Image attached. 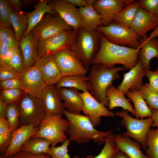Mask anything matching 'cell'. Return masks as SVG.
<instances>
[{
    "label": "cell",
    "mask_w": 158,
    "mask_h": 158,
    "mask_svg": "<svg viewBox=\"0 0 158 158\" xmlns=\"http://www.w3.org/2000/svg\"><path fill=\"white\" fill-rule=\"evenodd\" d=\"M8 104L0 98V118L6 119V111Z\"/></svg>",
    "instance_id": "50"
},
{
    "label": "cell",
    "mask_w": 158,
    "mask_h": 158,
    "mask_svg": "<svg viewBox=\"0 0 158 158\" xmlns=\"http://www.w3.org/2000/svg\"><path fill=\"white\" fill-rule=\"evenodd\" d=\"M18 105L20 126L28 125L38 127L46 115L40 97L25 93L18 102Z\"/></svg>",
    "instance_id": "8"
},
{
    "label": "cell",
    "mask_w": 158,
    "mask_h": 158,
    "mask_svg": "<svg viewBox=\"0 0 158 158\" xmlns=\"http://www.w3.org/2000/svg\"><path fill=\"white\" fill-rule=\"evenodd\" d=\"M96 0H86L88 4H91L93 5Z\"/></svg>",
    "instance_id": "54"
},
{
    "label": "cell",
    "mask_w": 158,
    "mask_h": 158,
    "mask_svg": "<svg viewBox=\"0 0 158 158\" xmlns=\"http://www.w3.org/2000/svg\"><path fill=\"white\" fill-rule=\"evenodd\" d=\"M73 30L55 11L46 13L31 32L37 40H42L61 32Z\"/></svg>",
    "instance_id": "10"
},
{
    "label": "cell",
    "mask_w": 158,
    "mask_h": 158,
    "mask_svg": "<svg viewBox=\"0 0 158 158\" xmlns=\"http://www.w3.org/2000/svg\"><path fill=\"white\" fill-rule=\"evenodd\" d=\"M152 117L153 122L152 126L153 127H158V110H151Z\"/></svg>",
    "instance_id": "52"
},
{
    "label": "cell",
    "mask_w": 158,
    "mask_h": 158,
    "mask_svg": "<svg viewBox=\"0 0 158 158\" xmlns=\"http://www.w3.org/2000/svg\"><path fill=\"white\" fill-rule=\"evenodd\" d=\"M52 10L75 30L82 27L78 9L66 0H49Z\"/></svg>",
    "instance_id": "13"
},
{
    "label": "cell",
    "mask_w": 158,
    "mask_h": 158,
    "mask_svg": "<svg viewBox=\"0 0 158 158\" xmlns=\"http://www.w3.org/2000/svg\"><path fill=\"white\" fill-rule=\"evenodd\" d=\"M20 73L16 72L9 65H0V81L13 79H20Z\"/></svg>",
    "instance_id": "44"
},
{
    "label": "cell",
    "mask_w": 158,
    "mask_h": 158,
    "mask_svg": "<svg viewBox=\"0 0 158 158\" xmlns=\"http://www.w3.org/2000/svg\"><path fill=\"white\" fill-rule=\"evenodd\" d=\"M139 60L146 70L150 69V61L153 58L158 59V40L151 34L149 37H140Z\"/></svg>",
    "instance_id": "21"
},
{
    "label": "cell",
    "mask_w": 158,
    "mask_h": 158,
    "mask_svg": "<svg viewBox=\"0 0 158 158\" xmlns=\"http://www.w3.org/2000/svg\"><path fill=\"white\" fill-rule=\"evenodd\" d=\"M46 114L62 116L65 109L59 90L55 85H48L40 97Z\"/></svg>",
    "instance_id": "17"
},
{
    "label": "cell",
    "mask_w": 158,
    "mask_h": 158,
    "mask_svg": "<svg viewBox=\"0 0 158 158\" xmlns=\"http://www.w3.org/2000/svg\"><path fill=\"white\" fill-rule=\"evenodd\" d=\"M38 127L32 125H23L12 133L9 145L3 155L5 157L13 155L20 151L21 147L29 138L34 136L38 131Z\"/></svg>",
    "instance_id": "15"
},
{
    "label": "cell",
    "mask_w": 158,
    "mask_h": 158,
    "mask_svg": "<svg viewBox=\"0 0 158 158\" xmlns=\"http://www.w3.org/2000/svg\"><path fill=\"white\" fill-rule=\"evenodd\" d=\"M97 30L112 43L134 49L140 47V37L131 28L113 21L106 26H99Z\"/></svg>",
    "instance_id": "7"
},
{
    "label": "cell",
    "mask_w": 158,
    "mask_h": 158,
    "mask_svg": "<svg viewBox=\"0 0 158 158\" xmlns=\"http://www.w3.org/2000/svg\"><path fill=\"white\" fill-rule=\"evenodd\" d=\"M106 96L109 101V110L120 107L131 113L133 115L135 116V109L130 103L131 100L129 99H127L125 95L113 85L110 86L107 90Z\"/></svg>",
    "instance_id": "25"
},
{
    "label": "cell",
    "mask_w": 158,
    "mask_h": 158,
    "mask_svg": "<svg viewBox=\"0 0 158 158\" xmlns=\"http://www.w3.org/2000/svg\"><path fill=\"white\" fill-rule=\"evenodd\" d=\"M128 112L122 109L115 113V116L122 118L121 125L126 129V132L122 135L131 138L139 143L142 148L146 149V140L147 135L152 126L153 120L152 117L145 119L134 118L128 114Z\"/></svg>",
    "instance_id": "6"
},
{
    "label": "cell",
    "mask_w": 158,
    "mask_h": 158,
    "mask_svg": "<svg viewBox=\"0 0 158 158\" xmlns=\"http://www.w3.org/2000/svg\"><path fill=\"white\" fill-rule=\"evenodd\" d=\"M114 158H129L125 154L120 151Z\"/></svg>",
    "instance_id": "53"
},
{
    "label": "cell",
    "mask_w": 158,
    "mask_h": 158,
    "mask_svg": "<svg viewBox=\"0 0 158 158\" xmlns=\"http://www.w3.org/2000/svg\"><path fill=\"white\" fill-rule=\"evenodd\" d=\"M55 86L57 89L62 87L73 88L83 92H90L91 89L88 76L85 75L63 77Z\"/></svg>",
    "instance_id": "28"
},
{
    "label": "cell",
    "mask_w": 158,
    "mask_h": 158,
    "mask_svg": "<svg viewBox=\"0 0 158 158\" xmlns=\"http://www.w3.org/2000/svg\"><path fill=\"white\" fill-rule=\"evenodd\" d=\"M0 158H51L46 154H35L20 151L16 154L11 156L5 157L1 154Z\"/></svg>",
    "instance_id": "46"
},
{
    "label": "cell",
    "mask_w": 158,
    "mask_h": 158,
    "mask_svg": "<svg viewBox=\"0 0 158 158\" xmlns=\"http://www.w3.org/2000/svg\"><path fill=\"white\" fill-rule=\"evenodd\" d=\"M133 0H98L93 7L102 16V25L106 26L113 22L114 16Z\"/></svg>",
    "instance_id": "16"
},
{
    "label": "cell",
    "mask_w": 158,
    "mask_h": 158,
    "mask_svg": "<svg viewBox=\"0 0 158 158\" xmlns=\"http://www.w3.org/2000/svg\"><path fill=\"white\" fill-rule=\"evenodd\" d=\"M158 27V18L145 9L140 7L133 20L130 28L140 37H145L149 30Z\"/></svg>",
    "instance_id": "20"
},
{
    "label": "cell",
    "mask_w": 158,
    "mask_h": 158,
    "mask_svg": "<svg viewBox=\"0 0 158 158\" xmlns=\"http://www.w3.org/2000/svg\"><path fill=\"white\" fill-rule=\"evenodd\" d=\"M10 24L13 27L16 40L19 43L26 31L28 27V16L27 12L23 11H13L9 18Z\"/></svg>",
    "instance_id": "31"
},
{
    "label": "cell",
    "mask_w": 158,
    "mask_h": 158,
    "mask_svg": "<svg viewBox=\"0 0 158 158\" xmlns=\"http://www.w3.org/2000/svg\"><path fill=\"white\" fill-rule=\"evenodd\" d=\"M0 41L12 49L19 48V45L16 40L14 33L10 29L0 25Z\"/></svg>",
    "instance_id": "39"
},
{
    "label": "cell",
    "mask_w": 158,
    "mask_h": 158,
    "mask_svg": "<svg viewBox=\"0 0 158 158\" xmlns=\"http://www.w3.org/2000/svg\"><path fill=\"white\" fill-rule=\"evenodd\" d=\"M93 5L88 4L85 7L78 8L82 21V28L90 31L96 30L99 26L102 25V16L95 10Z\"/></svg>",
    "instance_id": "27"
},
{
    "label": "cell",
    "mask_w": 158,
    "mask_h": 158,
    "mask_svg": "<svg viewBox=\"0 0 158 158\" xmlns=\"http://www.w3.org/2000/svg\"><path fill=\"white\" fill-rule=\"evenodd\" d=\"M70 141L68 139L60 146L50 147L47 154L51 158H72L71 157L68 153V147ZM93 157L92 155H90L81 158H92ZM73 158H79L76 157Z\"/></svg>",
    "instance_id": "38"
},
{
    "label": "cell",
    "mask_w": 158,
    "mask_h": 158,
    "mask_svg": "<svg viewBox=\"0 0 158 158\" xmlns=\"http://www.w3.org/2000/svg\"><path fill=\"white\" fill-rule=\"evenodd\" d=\"M145 154L148 158H158V127L150 128L147 135Z\"/></svg>",
    "instance_id": "33"
},
{
    "label": "cell",
    "mask_w": 158,
    "mask_h": 158,
    "mask_svg": "<svg viewBox=\"0 0 158 158\" xmlns=\"http://www.w3.org/2000/svg\"><path fill=\"white\" fill-rule=\"evenodd\" d=\"M77 30L64 31L46 39L37 40L38 59L44 56L53 55L63 49L72 51L75 44Z\"/></svg>",
    "instance_id": "9"
},
{
    "label": "cell",
    "mask_w": 158,
    "mask_h": 158,
    "mask_svg": "<svg viewBox=\"0 0 158 158\" xmlns=\"http://www.w3.org/2000/svg\"><path fill=\"white\" fill-rule=\"evenodd\" d=\"M58 89L65 109L72 113L81 114L83 107V101L78 90L65 87Z\"/></svg>",
    "instance_id": "23"
},
{
    "label": "cell",
    "mask_w": 158,
    "mask_h": 158,
    "mask_svg": "<svg viewBox=\"0 0 158 158\" xmlns=\"http://www.w3.org/2000/svg\"><path fill=\"white\" fill-rule=\"evenodd\" d=\"M80 93L83 101L82 111L88 117L95 127L100 124L102 116L112 117L115 116V113L97 101L90 92H83Z\"/></svg>",
    "instance_id": "12"
},
{
    "label": "cell",
    "mask_w": 158,
    "mask_h": 158,
    "mask_svg": "<svg viewBox=\"0 0 158 158\" xmlns=\"http://www.w3.org/2000/svg\"><path fill=\"white\" fill-rule=\"evenodd\" d=\"M50 145V142L44 138L32 137L25 142L20 151L35 154H47Z\"/></svg>",
    "instance_id": "32"
},
{
    "label": "cell",
    "mask_w": 158,
    "mask_h": 158,
    "mask_svg": "<svg viewBox=\"0 0 158 158\" xmlns=\"http://www.w3.org/2000/svg\"><path fill=\"white\" fill-rule=\"evenodd\" d=\"M12 132L6 119L0 118V152L4 154L9 144Z\"/></svg>",
    "instance_id": "37"
},
{
    "label": "cell",
    "mask_w": 158,
    "mask_h": 158,
    "mask_svg": "<svg viewBox=\"0 0 158 158\" xmlns=\"http://www.w3.org/2000/svg\"><path fill=\"white\" fill-rule=\"evenodd\" d=\"M11 49L6 44L0 41V62L3 60Z\"/></svg>",
    "instance_id": "49"
},
{
    "label": "cell",
    "mask_w": 158,
    "mask_h": 158,
    "mask_svg": "<svg viewBox=\"0 0 158 158\" xmlns=\"http://www.w3.org/2000/svg\"><path fill=\"white\" fill-rule=\"evenodd\" d=\"M32 12H27L28 27L23 36L31 32L46 13L55 12L52 9L49 0H48L39 1L35 6Z\"/></svg>",
    "instance_id": "26"
},
{
    "label": "cell",
    "mask_w": 158,
    "mask_h": 158,
    "mask_svg": "<svg viewBox=\"0 0 158 158\" xmlns=\"http://www.w3.org/2000/svg\"><path fill=\"white\" fill-rule=\"evenodd\" d=\"M1 90L9 89H17L23 90L26 93L28 92L20 79L13 78L0 81Z\"/></svg>",
    "instance_id": "43"
},
{
    "label": "cell",
    "mask_w": 158,
    "mask_h": 158,
    "mask_svg": "<svg viewBox=\"0 0 158 158\" xmlns=\"http://www.w3.org/2000/svg\"><path fill=\"white\" fill-rule=\"evenodd\" d=\"M53 56L63 77L85 75L88 72L71 50L63 49Z\"/></svg>",
    "instance_id": "11"
},
{
    "label": "cell",
    "mask_w": 158,
    "mask_h": 158,
    "mask_svg": "<svg viewBox=\"0 0 158 158\" xmlns=\"http://www.w3.org/2000/svg\"><path fill=\"white\" fill-rule=\"evenodd\" d=\"M26 93L24 90L17 89L1 90L0 98L8 104L18 102Z\"/></svg>",
    "instance_id": "40"
},
{
    "label": "cell",
    "mask_w": 158,
    "mask_h": 158,
    "mask_svg": "<svg viewBox=\"0 0 158 158\" xmlns=\"http://www.w3.org/2000/svg\"><path fill=\"white\" fill-rule=\"evenodd\" d=\"M9 1L13 11L21 12L23 6V1L20 0H9Z\"/></svg>",
    "instance_id": "48"
},
{
    "label": "cell",
    "mask_w": 158,
    "mask_h": 158,
    "mask_svg": "<svg viewBox=\"0 0 158 158\" xmlns=\"http://www.w3.org/2000/svg\"><path fill=\"white\" fill-rule=\"evenodd\" d=\"M29 94L40 97L47 85L39 69L34 66L25 68L20 73V78Z\"/></svg>",
    "instance_id": "14"
},
{
    "label": "cell",
    "mask_w": 158,
    "mask_h": 158,
    "mask_svg": "<svg viewBox=\"0 0 158 158\" xmlns=\"http://www.w3.org/2000/svg\"><path fill=\"white\" fill-rule=\"evenodd\" d=\"M6 117L12 133L20 126V113L18 104L13 103L8 104Z\"/></svg>",
    "instance_id": "36"
},
{
    "label": "cell",
    "mask_w": 158,
    "mask_h": 158,
    "mask_svg": "<svg viewBox=\"0 0 158 158\" xmlns=\"http://www.w3.org/2000/svg\"><path fill=\"white\" fill-rule=\"evenodd\" d=\"M125 69L123 66L109 68L100 64L92 65L88 76L90 93L99 102L108 107L107 90L114 80L119 78L118 72Z\"/></svg>",
    "instance_id": "3"
},
{
    "label": "cell",
    "mask_w": 158,
    "mask_h": 158,
    "mask_svg": "<svg viewBox=\"0 0 158 158\" xmlns=\"http://www.w3.org/2000/svg\"><path fill=\"white\" fill-rule=\"evenodd\" d=\"M140 47L134 49L112 43L102 34L99 49L92 65L100 64L112 68L121 64L126 69L134 67L138 59Z\"/></svg>",
    "instance_id": "1"
},
{
    "label": "cell",
    "mask_w": 158,
    "mask_h": 158,
    "mask_svg": "<svg viewBox=\"0 0 158 158\" xmlns=\"http://www.w3.org/2000/svg\"><path fill=\"white\" fill-rule=\"evenodd\" d=\"M101 35L97 30L90 31L81 28L77 30L72 51L88 71L99 49Z\"/></svg>",
    "instance_id": "4"
},
{
    "label": "cell",
    "mask_w": 158,
    "mask_h": 158,
    "mask_svg": "<svg viewBox=\"0 0 158 158\" xmlns=\"http://www.w3.org/2000/svg\"><path fill=\"white\" fill-rule=\"evenodd\" d=\"M140 7L158 18V0H140Z\"/></svg>",
    "instance_id": "45"
},
{
    "label": "cell",
    "mask_w": 158,
    "mask_h": 158,
    "mask_svg": "<svg viewBox=\"0 0 158 158\" xmlns=\"http://www.w3.org/2000/svg\"><path fill=\"white\" fill-rule=\"evenodd\" d=\"M71 4L79 8L85 7L88 5L86 0H66Z\"/></svg>",
    "instance_id": "51"
},
{
    "label": "cell",
    "mask_w": 158,
    "mask_h": 158,
    "mask_svg": "<svg viewBox=\"0 0 158 158\" xmlns=\"http://www.w3.org/2000/svg\"><path fill=\"white\" fill-rule=\"evenodd\" d=\"M149 80L150 85L158 91V67L154 71L146 70V76Z\"/></svg>",
    "instance_id": "47"
},
{
    "label": "cell",
    "mask_w": 158,
    "mask_h": 158,
    "mask_svg": "<svg viewBox=\"0 0 158 158\" xmlns=\"http://www.w3.org/2000/svg\"><path fill=\"white\" fill-rule=\"evenodd\" d=\"M68 125V120L61 116L46 114L38 126V131L33 137L44 138L50 142L51 146H55L68 139L66 132Z\"/></svg>",
    "instance_id": "5"
},
{
    "label": "cell",
    "mask_w": 158,
    "mask_h": 158,
    "mask_svg": "<svg viewBox=\"0 0 158 158\" xmlns=\"http://www.w3.org/2000/svg\"><path fill=\"white\" fill-rule=\"evenodd\" d=\"M146 71L138 59L134 67L123 74V80L116 88L125 95L129 91L139 90L144 84L142 79L146 76Z\"/></svg>",
    "instance_id": "18"
},
{
    "label": "cell",
    "mask_w": 158,
    "mask_h": 158,
    "mask_svg": "<svg viewBox=\"0 0 158 158\" xmlns=\"http://www.w3.org/2000/svg\"><path fill=\"white\" fill-rule=\"evenodd\" d=\"M63 115L69 125L66 132L70 141L80 144L92 140L98 145L104 144L108 136L112 132L111 129L105 131L96 129L87 116L71 113L65 109Z\"/></svg>",
    "instance_id": "2"
},
{
    "label": "cell",
    "mask_w": 158,
    "mask_h": 158,
    "mask_svg": "<svg viewBox=\"0 0 158 158\" xmlns=\"http://www.w3.org/2000/svg\"><path fill=\"white\" fill-rule=\"evenodd\" d=\"M139 91L150 109L158 110V91L153 88L148 83L143 84Z\"/></svg>",
    "instance_id": "34"
},
{
    "label": "cell",
    "mask_w": 158,
    "mask_h": 158,
    "mask_svg": "<svg viewBox=\"0 0 158 158\" xmlns=\"http://www.w3.org/2000/svg\"><path fill=\"white\" fill-rule=\"evenodd\" d=\"M9 65L19 73H21L25 69L23 59L19 48L14 50Z\"/></svg>",
    "instance_id": "42"
},
{
    "label": "cell",
    "mask_w": 158,
    "mask_h": 158,
    "mask_svg": "<svg viewBox=\"0 0 158 158\" xmlns=\"http://www.w3.org/2000/svg\"><path fill=\"white\" fill-rule=\"evenodd\" d=\"M47 85H55L63 77L53 55L39 59L34 65Z\"/></svg>",
    "instance_id": "19"
},
{
    "label": "cell",
    "mask_w": 158,
    "mask_h": 158,
    "mask_svg": "<svg viewBox=\"0 0 158 158\" xmlns=\"http://www.w3.org/2000/svg\"><path fill=\"white\" fill-rule=\"evenodd\" d=\"M126 95L133 102L136 118L144 119L146 117L152 116L151 110L148 107L139 90L129 91Z\"/></svg>",
    "instance_id": "29"
},
{
    "label": "cell",
    "mask_w": 158,
    "mask_h": 158,
    "mask_svg": "<svg viewBox=\"0 0 158 158\" xmlns=\"http://www.w3.org/2000/svg\"><path fill=\"white\" fill-rule=\"evenodd\" d=\"M140 7L139 1L133 0L115 14L113 21L130 28L133 20Z\"/></svg>",
    "instance_id": "30"
},
{
    "label": "cell",
    "mask_w": 158,
    "mask_h": 158,
    "mask_svg": "<svg viewBox=\"0 0 158 158\" xmlns=\"http://www.w3.org/2000/svg\"><path fill=\"white\" fill-rule=\"evenodd\" d=\"M37 40L31 32L23 36L19 47L23 59L25 68L34 66L38 59Z\"/></svg>",
    "instance_id": "22"
},
{
    "label": "cell",
    "mask_w": 158,
    "mask_h": 158,
    "mask_svg": "<svg viewBox=\"0 0 158 158\" xmlns=\"http://www.w3.org/2000/svg\"><path fill=\"white\" fill-rule=\"evenodd\" d=\"M120 151L115 143L114 135L112 133L107 138L100 152L92 158H114Z\"/></svg>",
    "instance_id": "35"
},
{
    "label": "cell",
    "mask_w": 158,
    "mask_h": 158,
    "mask_svg": "<svg viewBox=\"0 0 158 158\" xmlns=\"http://www.w3.org/2000/svg\"><path fill=\"white\" fill-rule=\"evenodd\" d=\"M116 146L129 158H148L142 152L141 145L138 142L122 135H114Z\"/></svg>",
    "instance_id": "24"
},
{
    "label": "cell",
    "mask_w": 158,
    "mask_h": 158,
    "mask_svg": "<svg viewBox=\"0 0 158 158\" xmlns=\"http://www.w3.org/2000/svg\"><path fill=\"white\" fill-rule=\"evenodd\" d=\"M13 11L9 0H0V25L10 29L9 18Z\"/></svg>",
    "instance_id": "41"
}]
</instances>
